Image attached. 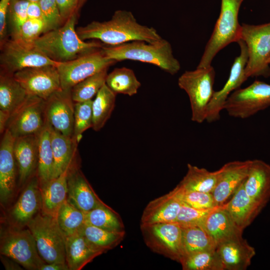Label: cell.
<instances>
[{
	"label": "cell",
	"mask_w": 270,
	"mask_h": 270,
	"mask_svg": "<svg viewBox=\"0 0 270 270\" xmlns=\"http://www.w3.org/2000/svg\"><path fill=\"white\" fill-rule=\"evenodd\" d=\"M82 40L95 39L107 46L134 40L153 42L162 38L152 27L138 23L131 12L117 10L107 21H93L76 29Z\"/></svg>",
	"instance_id": "cell-1"
},
{
	"label": "cell",
	"mask_w": 270,
	"mask_h": 270,
	"mask_svg": "<svg viewBox=\"0 0 270 270\" xmlns=\"http://www.w3.org/2000/svg\"><path fill=\"white\" fill-rule=\"evenodd\" d=\"M78 13L60 27L43 34L34 42V46L50 59L57 62L69 61L101 48L98 42H86L78 36L75 25Z\"/></svg>",
	"instance_id": "cell-2"
},
{
	"label": "cell",
	"mask_w": 270,
	"mask_h": 270,
	"mask_svg": "<svg viewBox=\"0 0 270 270\" xmlns=\"http://www.w3.org/2000/svg\"><path fill=\"white\" fill-rule=\"evenodd\" d=\"M102 50L108 58L116 62L128 60L148 63L172 75L180 68L170 44L163 38L153 42L134 40L116 46L104 45Z\"/></svg>",
	"instance_id": "cell-3"
},
{
	"label": "cell",
	"mask_w": 270,
	"mask_h": 270,
	"mask_svg": "<svg viewBox=\"0 0 270 270\" xmlns=\"http://www.w3.org/2000/svg\"><path fill=\"white\" fill-rule=\"evenodd\" d=\"M244 0H221L219 17L197 66H211L216 54L222 49L240 40L242 26L238 20L240 7Z\"/></svg>",
	"instance_id": "cell-4"
},
{
	"label": "cell",
	"mask_w": 270,
	"mask_h": 270,
	"mask_svg": "<svg viewBox=\"0 0 270 270\" xmlns=\"http://www.w3.org/2000/svg\"><path fill=\"white\" fill-rule=\"evenodd\" d=\"M216 72L211 66L184 72L178 79L179 87L188 94L192 110L191 120L201 124L206 120L208 105L214 95Z\"/></svg>",
	"instance_id": "cell-5"
},
{
	"label": "cell",
	"mask_w": 270,
	"mask_h": 270,
	"mask_svg": "<svg viewBox=\"0 0 270 270\" xmlns=\"http://www.w3.org/2000/svg\"><path fill=\"white\" fill-rule=\"evenodd\" d=\"M26 226L32 234L38 252L46 263H66L65 236L56 218L38 212Z\"/></svg>",
	"instance_id": "cell-6"
},
{
	"label": "cell",
	"mask_w": 270,
	"mask_h": 270,
	"mask_svg": "<svg viewBox=\"0 0 270 270\" xmlns=\"http://www.w3.org/2000/svg\"><path fill=\"white\" fill-rule=\"evenodd\" d=\"M241 26L240 39L246 43L248 52L246 78L270 76V22L258 25L242 23Z\"/></svg>",
	"instance_id": "cell-7"
},
{
	"label": "cell",
	"mask_w": 270,
	"mask_h": 270,
	"mask_svg": "<svg viewBox=\"0 0 270 270\" xmlns=\"http://www.w3.org/2000/svg\"><path fill=\"white\" fill-rule=\"evenodd\" d=\"M0 253L28 270H40L46 263L38 250L35 239L28 228L11 226L1 232Z\"/></svg>",
	"instance_id": "cell-8"
},
{
	"label": "cell",
	"mask_w": 270,
	"mask_h": 270,
	"mask_svg": "<svg viewBox=\"0 0 270 270\" xmlns=\"http://www.w3.org/2000/svg\"><path fill=\"white\" fill-rule=\"evenodd\" d=\"M144 240L152 252L180 262L184 256L182 228L178 223L140 224Z\"/></svg>",
	"instance_id": "cell-9"
},
{
	"label": "cell",
	"mask_w": 270,
	"mask_h": 270,
	"mask_svg": "<svg viewBox=\"0 0 270 270\" xmlns=\"http://www.w3.org/2000/svg\"><path fill=\"white\" fill-rule=\"evenodd\" d=\"M270 106V84L254 80L249 86L239 88L228 98L225 110L230 116L244 119Z\"/></svg>",
	"instance_id": "cell-10"
},
{
	"label": "cell",
	"mask_w": 270,
	"mask_h": 270,
	"mask_svg": "<svg viewBox=\"0 0 270 270\" xmlns=\"http://www.w3.org/2000/svg\"><path fill=\"white\" fill-rule=\"evenodd\" d=\"M116 62L108 58L102 48L75 59L60 62L56 66L61 88L71 89L74 86L95 74L108 68Z\"/></svg>",
	"instance_id": "cell-11"
},
{
	"label": "cell",
	"mask_w": 270,
	"mask_h": 270,
	"mask_svg": "<svg viewBox=\"0 0 270 270\" xmlns=\"http://www.w3.org/2000/svg\"><path fill=\"white\" fill-rule=\"evenodd\" d=\"M0 70L10 74L26 68L56 66L60 62L50 59L34 46H26L12 39L0 46Z\"/></svg>",
	"instance_id": "cell-12"
},
{
	"label": "cell",
	"mask_w": 270,
	"mask_h": 270,
	"mask_svg": "<svg viewBox=\"0 0 270 270\" xmlns=\"http://www.w3.org/2000/svg\"><path fill=\"white\" fill-rule=\"evenodd\" d=\"M44 100L29 95L24 102L10 116L6 130L15 138L38 134L46 123Z\"/></svg>",
	"instance_id": "cell-13"
},
{
	"label": "cell",
	"mask_w": 270,
	"mask_h": 270,
	"mask_svg": "<svg viewBox=\"0 0 270 270\" xmlns=\"http://www.w3.org/2000/svg\"><path fill=\"white\" fill-rule=\"evenodd\" d=\"M13 76L28 95L44 100L62 89L60 74L54 66L26 68L15 72Z\"/></svg>",
	"instance_id": "cell-14"
},
{
	"label": "cell",
	"mask_w": 270,
	"mask_h": 270,
	"mask_svg": "<svg viewBox=\"0 0 270 270\" xmlns=\"http://www.w3.org/2000/svg\"><path fill=\"white\" fill-rule=\"evenodd\" d=\"M237 43L240 48V55L234 59L226 82L221 90L214 92L208 105L206 120L208 122H212L220 119V112L224 109L228 98L248 80L244 74L248 60L246 46L241 39Z\"/></svg>",
	"instance_id": "cell-15"
},
{
	"label": "cell",
	"mask_w": 270,
	"mask_h": 270,
	"mask_svg": "<svg viewBox=\"0 0 270 270\" xmlns=\"http://www.w3.org/2000/svg\"><path fill=\"white\" fill-rule=\"evenodd\" d=\"M74 102L71 89H61L44 100L46 122L54 130L66 136H73Z\"/></svg>",
	"instance_id": "cell-16"
},
{
	"label": "cell",
	"mask_w": 270,
	"mask_h": 270,
	"mask_svg": "<svg viewBox=\"0 0 270 270\" xmlns=\"http://www.w3.org/2000/svg\"><path fill=\"white\" fill-rule=\"evenodd\" d=\"M71 165L68 176L67 200L74 206L86 213L104 204L76 164Z\"/></svg>",
	"instance_id": "cell-17"
},
{
	"label": "cell",
	"mask_w": 270,
	"mask_h": 270,
	"mask_svg": "<svg viewBox=\"0 0 270 270\" xmlns=\"http://www.w3.org/2000/svg\"><path fill=\"white\" fill-rule=\"evenodd\" d=\"M42 200L38 178L32 176L10 212L12 226L22 228L42 210Z\"/></svg>",
	"instance_id": "cell-18"
},
{
	"label": "cell",
	"mask_w": 270,
	"mask_h": 270,
	"mask_svg": "<svg viewBox=\"0 0 270 270\" xmlns=\"http://www.w3.org/2000/svg\"><path fill=\"white\" fill-rule=\"evenodd\" d=\"M251 160L232 161L225 164L212 193L216 203L222 205L235 192L246 180Z\"/></svg>",
	"instance_id": "cell-19"
},
{
	"label": "cell",
	"mask_w": 270,
	"mask_h": 270,
	"mask_svg": "<svg viewBox=\"0 0 270 270\" xmlns=\"http://www.w3.org/2000/svg\"><path fill=\"white\" fill-rule=\"evenodd\" d=\"M15 138L6 130L0 144V200L7 203L12 196L16 185V162L14 146Z\"/></svg>",
	"instance_id": "cell-20"
},
{
	"label": "cell",
	"mask_w": 270,
	"mask_h": 270,
	"mask_svg": "<svg viewBox=\"0 0 270 270\" xmlns=\"http://www.w3.org/2000/svg\"><path fill=\"white\" fill-rule=\"evenodd\" d=\"M244 190L262 210L270 200V165L260 160H251Z\"/></svg>",
	"instance_id": "cell-21"
},
{
	"label": "cell",
	"mask_w": 270,
	"mask_h": 270,
	"mask_svg": "<svg viewBox=\"0 0 270 270\" xmlns=\"http://www.w3.org/2000/svg\"><path fill=\"white\" fill-rule=\"evenodd\" d=\"M202 228L212 238L216 246L221 243L242 238L243 232L235 224L224 204L218 206L209 214Z\"/></svg>",
	"instance_id": "cell-22"
},
{
	"label": "cell",
	"mask_w": 270,
	"mask_h": 270,
	"mask_svg": "<svg viewBox=\"0 0 270 270\" xmlns=\"http://www.w3.org/2000/svg\"><path fill=\"white\" fill-rule=\"evenodd\" d=\"M182 204L172 190L148 204L142 212L140 224L176 222Z\"/></svg>",
	"instance_id": "cell-23"
},
{
	"label": "cell",
	"mask_w": 270,
	"mask_h": 270,
	"mask_svg": "<svg viewBox=\"0 0 270 270\" xmlns=\"http://www.w3.org/2000/svg\"><path fill=\"white\" fill-rule=\"evenodd\" d=\"M216 251L228 270H246L256 254L254 248L242 237L218 244Z\"/></svg>",
	"instance_id": "cell-24"
},
{
	"label": "cell",
	"mask_w": 270,
	"mask_h": 270,
	"mask_svg": "<svg viewBox=\"0 0 270 270\" xmlns=\"http://www.w3.org/2000/svg\"><path fill=\"white\" fill-rule=\"evenodd\" d=\"M19 181L24 184L33 174L38 166V150L36 134L15 138L14 146Z\"/></svg>",
	"instance_id": "cell-25"
},
{
	"label": "cell",
	"mask_w": 270,
	"mask_h": 270,
	"mask_svg": "<svg viewBox=\"0 0 270 270\" xmlns=\"http://www.w3.org/2000/svg\"><path fill=\"white\" fill-rule=\"evenodd\" d=\"M66 262L69 270H80L104 252L96 248L79 232L65 236Z\"/></svg>",
	"instance_id": "cell-26"
},
{
	"label": "cell",
	"mask_w": 270,
	"mask_h": 270,
	"mask_svg": "<svg viewBox=\"0 0 270 270\" xmlns=\"http://www.w3.org/2000/svg\"><path fill=\"white\" fill-rule=\"evenodd\" d=\"M244 182L233 194L230 200L224 204L225 209L242 230L251 224L262 210L246 194Z\"/></svg>",
	"instance_id": "cell-27"
},
{
	"label": "cell",
	"mask_w": 270,
	"mask_h": 270,
	"mask_svg": "<svg viewBox=\"0 0 270 270\" xmlns=\"http://www.w3.org/2000/svg\"><path fill=\"white\" fill-rule=\"evenodd\" d=\"M70 166L58 177L40 185L42 213L56 218L60 206L67 200L68 176Z\"/></svg>",
	"instance_id": "cell-28"
},
{
	"label": "cell",
	"mask_w": 270,
	"mask_h": 270,
	"mask_svg": "<svg viewBox=\"0 0 270 270\" xmlns=\"http://www.w3.org/2000/svg\"><path fill=\"white\" fill-rule=\"evenodd\" d=\"M50 128L54 156L53 178L64 172L76 159L78 143L73 136H66Z\"/></svg>",
	"instance_id": "cell-29"
},
{
	"label": "cell",
	"mask_w": 270,
	"mask_h": 270,
	"mask_svg": "<svg viewBox=\"0 0 270 270\" xmlns=\"http://www.w3.org/2000/svg\"><path fill=\"white\" fill-rule=\"evenodd\" d=\"M28 96L13 74L0 70V111L7 114L10 118Z\"/></svg>",
	"instance_id": "cell-30"
},
{
	"label": "cell",
	"mask_w": 270,
	"mask_h": 270,
	"mask_svg": "<svg viewBox=\"0 0 270 270\" xmlns=\"http://www.w3.org/2000/svg\"><path fill=\"white\" fill-rule=\"evenodd\" d=\"M187 167L186 175L177 186L186 190L212 194L216 184L220 170L210 172L190 164Z\"/></svg>",
	"instance_id": "cell-31"
},
{
	"label": "cell",
	"mask_w": 270,
	"mask_h": 270,
	"mask_svg": "<svg viewBox=\"0 0 270 270\" xmlns=\"http://www.w3.org/2000/svg\"><path fill=\"white\" fill-rule=\"evenodd\" d=\"M51 128L46 122L43 128L37 134L38 166L37 176L41 185L52 178L54 156L51 144Z\"/></svg>",
	"instance_id": "cell-32"
},
{
	"label": "cell",
	"mask_w": 270,
	"mask_h": 270,
	"mask_svg": "<svg viewBox=\"0 0 270 270\" xmlns=\"http://www.w3.org/2000/svg\"><path fill=\"white\" fill-rule=\"evenodd\" d=\"M96 248L104 252L118 246L124 240L126 232L112 231L85 224L79 232Z\"/></svg>",
	"instance_id": "cell-33"
},
{
	"label": "cell",
	"mask_w": 270,
	"mask_h": 270,
	"mask_svg": "<svg viewBox=\"0 0 270 270\" xmlns=\"http://www.w3.org/2000/svg\"><path fill=\"white\" fill-rule=\"evenodd\" d=\"M116 94L104 84L92 100V126L100 130L110 117L115 106Z\"/></svg>",
	"instance_id": "cell-34"
},
{
	"label": "cell",
	"mask_w": 270,
	"mask_h": 270,
	"mask_svg": "<svg viewBox=\"0 0 270 270\" xmlns=\"http://www.w3.org/2000/svg\"><path fill=\"white\" fill-rule=\"evenodd\" d=\"M106 84L116 94L128 96L136 94L141 86L134 72L126 67L116 68L108 74Z\"/></svg>",
	"instance_id": "cell-35"
},
{
	"label": "cell",
	"mask_w": 270,
	"mask_h": 270,
	"mask_svg": "<svg viewBox=\"0 0 270 270\" xmlns=\"http://www.w3.org/2000/svg\"><path fill=\"white\" fill-rule=\"evenodd\" d=\"M182 228L183 256L199 251L216 249L214 242L202 228L188 226Z\"/></svg>",
	"instance_id": "cell-36"
},
{
	"label": "cell",
	"mask_w": 270,
	"mask_h": 270,
	"mask_svg": "<svg viewBox=\"0 0 270 270\" xmlns=\"http://www.w3.org/2000/svg\"><path fill=\"white\" fill-rule=\"evenodd\" d=\"M183 270H224L216 249L195 252L182 258Z\"/></svg>",
	"instance_id": "cell-37"
},
{
	"label": "cell",
	"mask_w": 270,
	"mask_h": 270,
	"mask_svg": "<svg viewBox=\"0 0 270 270\" xmlns=\"http://www.w3.org/2000/svg\"><path fill=\"white\" fill-rule=\"evenodd\" d=\"M86 224L112 231L124 230V225L118 213L106 204L86 213Z\"/></svg>",
	"instance_id": "cell-38"
},
{
	"label": "cell",
	"mask_w": 270,
	"mask_h": 270,
	"mask_svg": "<svg viewBox=\"0 0 270 270\" xmlns=\"http://www.w3.org/2000/svg\"><path fill=\"white\" fill-rule=\"evenodd\" d=\"M86 213L70 204L67 200L59 209L56 220L64 236L78 232L86 224Z\"/></svg>",
	"instance_id": "cell-39"
},
{
	"label": "cell",
	"mask_w": 270,
	"mask_h": 270,
	"mask_svg": "<svg viewBox=\"0 0 270 270\" xmlns=\"http://www.w3.org/2000/svg\"><path fill=\"white\" fill-rule=\"evenodd\" d=\"M108 68H105L76 84L71 88L74 102L92 100L106 84Z\"/></svg>",
	"instance_id": "cell-40"
},
{
	"label": "cell",
	"mask_w": 270,
	"mask_h": 270,
	"mask_svg": "<svg viewBox=\"0 0 270 270\" xmlns=\"http://www.w3.org/2000/svg\"><path fill=\"white\" fill-rule=\"evenodd\" d=\"M176 197L184 204L198 209H210L218 205L212 193L188 190L177 186L172 190Z\"/></svg>",
	"instance_id": "cell-41"
},
{
	"label": "cell",
	"mask_w": 270,
	"mask_h": 270,
	"mask_svg": "<svg viewBox=\"0 0 270 270\" xmlns=\"http://www.w3.org/2000/svg\"><path fill=\"white\" fill-rule=\"evenodd\" d=\"M92 100L74 102L73 137L78 143L82 133L92 126Z\"/></svg>",
	"instance_id": "cell-42"
},
{
	"label": "cell",
	"mask_w": 270,
	"mask_h": 270,
	"mask_svg": "<svg viewBox=\"0 0 270 270\" xmlns=\"http://www.w3.org/2000/svg\"><path fill=\"white\" fill-rule=\"evenodd\" d=\"M46 32L45 22L41 20H28L16 32L11 34V39L24 45L32 46L34 42Z\"/></svg>",
	"instance_id": "cell-43"
},
{
	"label": "cell",
	"mask_w": 270,
	"mask_h": 270,
	"mask_svg": "<svg viewBox=\"0 0 270 270\" xmlns=\"http://www.w3.org/2000/svg\"><path fill=\"white\" fill-rule=\"evenodd\" d=\"M176 222L182 226H197L202 227L209 214L216 208L210 209H198L182 202Z\"/></svg>",
	"instance_id": "cell-44"
},
{
	"label": "cell",
	"mask_w": 270,
	"mask_h": 270,
	"mask_svg": "<svg viewBox=\"0 0 270 270\" xmlns=\"http://www.w3.org/2000/svg\"><path fill=\"white\" fill-rule=\"evenodd\" d=\"M29 3L26 0H11L7 14L11 34L17 32L28 20L27 10Z\"/></svg>",
	"instance_id": "cell-45"
},
{
	"label": "cell",
	"mask_w": 270,
	"mask_h": 270,
	"mask_svg": "<svg viewBox=\"0 0 270 270\" xmlns=\"http://www.w3.org/2000/svg\"><path fill=\"white\" fill-rule=\"evenodd\" d=\"M46 26V32L61 26L63 21L56 0H40Z\"/></svg>",
	"instance_id": "cell-46"
},
{
	"label": "cell",
	"mask_w": 270,
	"mask_h": 270,
	"mask_svg": "<svg viewBox=\"0 0 270 270\" xmlns=\"http://www.w3.org/2000/svg\"><path fill=\"white\" fill-rule=\"evenodd\" d=\"M64 24L72 16L78 13L79 0H56Z\"/></svg>",
	"instance_id": "cell-47"
},
{
	"label": "cell",
	"mask_w": 270,
	"mask_h": 270,
	"mask_svg": "<svg viewBox=\"0 0 270 270\" xmlns=\"http://www.w3.org/2000/svg\"><path fill=\"white\" fill-rule=\"evenodd\" d=\"M11 0H0V46L7 40L6 18L8 10Z\"/></svg>",
	"instance_id": "cell-48"
},
{
	"label": "cell",
	"mask_w": 270,
	"mask_h": 270,
	"mask_svg": "<svg viewBox=\"0 0 270 270\" xmlns=\"http://www.w3.org/2000/svg\"><path fill=\"white\" fill-rule=\"evenodd\" d=\"M27 14L28 18L41 20L45 22L38 2H30L27 10Z\"/></svg>",
	"instance_id": "cell-49"
},
{
	"label": "cell",
	"mask_w": 270,
	"mask_h": 270,
	"mask_svg": "<svg viewBox=\"0 0 270 270\" xmlns=\"http://www.w3.org/2000/svg\"><path fill=\"white\" fill-rule=\"evenodd\" d=\"M1 261L4 264L5 269L7 270H22V266L18 262L12 259L2 255L0 256Z\"/></svg>",
	"instance_id": "cell-50"
},
{
	"label": "cell",
	"mask_w": 270,
	"mask_h": 270,
	"mask_svg": "<svg viewBox=\"0 0 270 270\" xmlns=\"http://www.w3.org/2000/svg\"><path fill=\"white\" fill-rule=\"evenodd\" d=\"M40 270H69L66 263L53 262L45 263L41 266Z\"/></svg>",
	"instance_id": "cell-51"
},
{
	"label": "cell",
	"mask_w": 270,
	"mask_h": 270,
	"mask_svg": "<svg viewBox=\"0 0 270 270\" xmlns=\"http://www.w3.org/2000/svg\"><path fill=\"white\" fill-rule=\"evenodd\" d=\"M86 1V0H79V4H78V8L80 9L82 6L84 4V3Z\"/></svg>",
	"instance_id": "cell-52"
},
{
	"label": "cell",
	"mask_w": 270,
	"mask_h": 270,
	"mask_svg": "<svg viewBox=\"0 0 270 270\" xmlns=\"http://www.w3.org/2000/svg\"><path fill=\"white\" fill-rule=\"evenodd\" d=\"M29 2H38L40 0H26Z\"/></svg>",
	"instance_id": "cell-53"
},
{
	"label": "cell",
	"mask_w": 270,
	"mask_h": 270,
	"mask_svg": "<svg viewBox=\"0 0 270 270\" xmlns=\"http://www.w3.org/2000/svg\"><path fill=\"white\" fill-rule=\"evenodd\" d=\"M268 63L270 64V60H268Z\"/></svg>",
	"instance_id": "cell-54"
}]
</instances>
